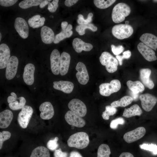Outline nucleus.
Instances as JSON below:
<instances>
[{"instance_id":"obj_18","label":"nucleus","mask_w":157,"mask_h":157,"mask_svg":"<svg viewBox=\"0 0 157 157\" xmlns=\"http://www.w3.org/2000/svg\"><path fill=\"white\" fill-rule=\"evenodd\" d=\"M10 51L8 46L6 44L0 45V69L5 68L10 58Z\"/></svg>"},{"instance_id":"obj_35","label":"nucleus","mask_w":157,"mask_h":157,"mask_svg":"<svg viewBox=\"0 0 157 157\" xmlns=\"http://www.w3.org/2000/svg\"><path fill=\"white\" fill-rule=\"evenodd\" d=\"M42 1L41 0H24L20 2L19 6L22 9H26L40 5Z\"/></svg>"},{"instance_id":"obj_58","label":"nucleus","mask_w":157,"mask_h":157,"mask_svg":"<svg viewBox=\"0 0 157 157\" xmlns=\"http://www.w3.org/2000/svg\"><path fill=\"white\" fill-rule=\"evenodd\" d=\"M153 1L154 2H157V0H153Z\"/></svg>"},{"instance_id":"obj_44","label":"nucleus","mask_w":157,"mask_h":157,"mask_svg":"<svg viewBox=\"0 0 157 157\" xmlns=\"http://www.w3.org/2000/svg\"><path fill=\"white\" fill-rule=\"evenodd\" d=\"M111 47L113 53L116 56L119 55L122 52L124 49V47L122 45L116 46L114 44H112Z\"/></svg>"},{"instance_id":"obj_23","label":"nucleus","mask_w":157,"mask_h":157,"mask_svg":"<svg viewBox=\"0 0 157 157\" xmlns=\"http://www.w3.org/2000/svg\"><path fill=\"white\" fill-rule=\"evenodd\" d=\"M71 60L70 56L68 53L63 52L60 55V73L61 76L66 74L68 71Z\"/></svg>"},{"instance_id":"obj_53","label":"nucleus","mask_w":157,"mask_h":157,"mask_svg":"<svg viewBox=\"0 0 157 157\" xmlns=\"http://www.w3.org/2000/svg\"><path fill=\"white\" fill-rule=\"evenodd\" d=\"M116 58L118 60L119 65H122V61L123 60L122 56L119 55H117L116 56Z\"/></svg>"},{"instance_id":"obj_34","label":"nucleus","mask_w":157,"mask_h":157,"mask_svg":"<svg viewBox=\"0 0 157 157\" xmlns=\"http://www.w3.org/2000/svg\"><path fill=\"white\" fill-rule=\"evenodd\" d=\"M111 151L109 146L106 144L100 145L98 149L97 157H110Z\"/></svg>"},{"instance_id":"obj_50","label":"nucleus","mask_w":157,"mask_h":157,"mask_svg":"<svg viewBox=\"0 0 157 157\" xmlns=\"http://www.w3.org/2000/svg\"><path fill=\"white\" fill-rule=\"evenodd\" d=\"M69 157H83L79 152L76 151H72L70 153Z\"/></svg>"},{"instance_id":"obj_12","label":"nucleus","mask_w":157,"mask_h":157,"mask_svg":"<svg viewBox=\"0 0 157 157\" xmlns=\"http://www.w3.org/2000/svg\"><path fill=\"white\" fill-rule=\"evenodd\" d=\"M15 28L20 36L23 39L27 38L29 34V28L25 20L21 17H17L15 19Z\"/></svg>"},{"instance_id":"obj_1","label":"nucleus","mask_w":157,"mask_h":157,"mask_svg":"<svg viewBox=\"0 0 157 157\" xmlns=\"http://www.w3.org/2000/svg\"><path fill=\"white\" fill-rule=\"evenodd\" d=\"M90 142L89 137L85 132L76 133L71 135L67 141L69 147L82 149L86 147Z\"/></svg>"},{"instance_id":"obj_28","label":"nucleus","mask_w":157,"mask_h":157,"mask_svg":"<svg viewBox=\"0 0 157 157\" xmlns=\"http://www.w3.org/2000/svg\"><path fill=\"white\" fill-rule=\"evenodd\" d=\"M126 84L129 89L135 94H138L144 90V85L138 81H133L129 80L127 82Z\"/></svg>"},{"instance_id":"obj_46","label":"nucleus","mask_w":157,"mask_h":157,"mask_svg":"<svg viewBox=\"0 0 157 157\" xmlns=\"http://www.w3.org/2000/svg\"><path fill=\"white\" fill-rule=\"evenodd\" d=\"M67 153L62 151L60 148L55 150L54 154V157H67Z\"/></svg>"},{"instance_id":"obj_40","label":"nucleus","mask_w":157,"mask_h":157,"mask_svg":"<svg viewBox=\"0 0 157 157\" xmlns=\"http://www.w3.org/2000/svg\"><path fill=\"white\" fill-rule=\"evenodd\" d=\"M11 134L10 132L7 131H3L0 132V149L2 147L3 142L10 137Z\"/></svg>"},{"instance_id":"obj_10","label":"nucleus","mask_w":157,"mask_h":157,"mask_svg":"<svg viewBox=\"0 0 157 157\" xmlns=\"http://www.w3.org/2000/svg\"><path fill=\"white\" fill-rule=\"evenodd\" d=\"M65 118L69 124L77 127H83L85 124V122L83 119L71 110L67 112Z\"/></svg>"},{"instance_id":"obj_27","label":"nucleus","mask_w":157,"mask_h":157,"mask_svg":"<svg viewBox=\"0 0 157 157\" xmlns=\"http://www.w3.org/2000/svg\"><path fill=\"white\" fill-rule=\"evenodd\" d=\"M142 113V110L137 104L132 106L130 108H125L122 116L126 118H129L135 116H140Z\"/></svg>"},{"instance_id":"obj_56","label":"nucleus","mask_w":157,"mask_h":157,"mask_svg":"<svg viewBox=\"0 0 157 157\" xmlns=\"http://www.w3.org/2000/svg\"><path fill=\"white\" fill-rule=\"evenodd\" d=\"M0 41H1V33H0Z\"/></svg>"},{"instance_id":"obj_2","label":"nucleus","mask_w":157,"mask_h":157,"mask_svg":"<svg viewBox=\"0 0 157 157\" xmlns=\"http://www.w3.org/2000/svg\"><path fill=\"white\" fill-rule=\"evenodd\" d=\"M131 11L130 7L127 4L122 2L118 3L113 9L112 19L113 21L116 23L122 22L129 15Z\"/></svg>"},{"instance_id":"obj_36","label":"nucleus","mask_w":157,"mask_h":157,"mask_svg":"<svg viewBox=\"0 0 157 157\" xmlns=\"http://www.w3.org/2000/svg\"><path fill=\"white\" fill-rule=\"evenodd\" d=\"M116 1L115 0H94L93 2L97 8L101 9H104L110 6Z\"/></svg>"},{"instance_id":"obj_4","label":"nucleus","mask_w":157,"mask_h":157,"mask_svg":"<svg viewBox=\"0 0 157 157\" xmlns=\"http://www.w3.org/2000/svg\"><path fill=\"white\" fill-rule=\"evenodd\" d=\"M113 35L119 40L128 38L133 33V29L130 25L126 24H120L114 26L112 29Z\"/></svg>"},{"instance_id":"obj_39","label":"nucleus","mask_w":157,"mask_h":157,"mask_svg":"<svg viewBox=\"0 0 157 157\" xmlns=\"http://www.w3.org/2000/svg\"><path fill=\"white\" fill-rule=\"evenodd\" d=\"M139 146L142 149L151 151L154 155L157 154V145L156 144L152 143L151 144L144 143L140 144Z\"/></svg>"},{"instance_id":"obj_13","label":"nucleus","mask_w":157,"mask_h":157,"mask_svg":"<svg viewBox=\"0 0 157 157\" xmlns=\"http://www.w3.org/2000/svg\"><path fill=\"white\" fill-rule=\"evenodd\" d=\"M76 69L77 71L76 77L79 83L83 85L86 84L88 81L89 76L85 65L81 62H79L76 65Z\"/></svg>"},{"instance_id":"obj_22","label":"nucleus","mask_w":157,"mask_h":157,"mask_svg":"<svg viewBox=\"0 0 157 157\" xmlns=\"http://www.w3.org/2000/svg\"><path fill=\"white\" fill-rule=\"evenodd\" d=\"M53 88L64 93L69 94L72 91L74 88L73 83L70 81H55L53 82Z\"/></svg>"},{"instance_id":"obj_32","label":"nucleus","mask_w":157,"mask_h":157,"mask_svg":"<svg viewBox=\"0 0 157 157\" xmlns=\"http://www.w3.org/2000/svg\"><path fill=\"white\" fill-rule=\"evenodd\" d=\"M26 100L24 97H20L17 98L15 101L9 104L10 108L13 110H17L22 109L25 104Z\"/></svg>"},{"instance_id":"obj_26","label":"nucleus","mask_w":157,"mask_h":157,"mask_svg":"<svg viewBox=\"0 0 157 157\" xmlns=\"http://www.w3.org/2000/svg\"><path fill=\"white\" fill-rule=\"evenodd\" d=\"M72 26L71 24H68L66 29L62 30V31L59 33L56 34L55 37L53 42L54 44H58L64 39L69 38L73 34L72 31Z\"/></svg>"},{"instance_id":"obj_47","label":"nucleus","mask_w":157,"mask_h":157,"mask_svg":"<svg viewBox=\"0 0 157 157\" xmlns=\"http://www.w3.org/2000/svg\"><path fill=\"white\" fill-rule=\"evenodd\" d=\"M11 96H9L7 98V101L8 103L14 102L17 99V96L16 94L14 92L11 93Z\"/></svg>"},{"instance_id":"obj_48","label":"nucleus","mask_w":157,"mask_h":157,"mask_svg":"<svg viewBox=\"0 0 157 157\" xmlns=\"http://www.w3.org/2000/svg\"><path fill=\"white\" fill-rule=\"evenodd\" d=\"M78 0H66L65 1V4L67 7H70L76 3Z\"/></svg>"},{"instance_id":"obj_20","label":"nucleus","mask_w":157,"mask_h":157,"mask_svg":"<svg viewBox=\"0 0 157 157\" xmlns=\"http://www.w3.org/2000/svg\"><path fill=\"white\" fill-rule=\"evenodd\" d=\"M142 42L153 50L157 49V37L154 35L149 33L142 34L140 38Z\"/></svg>"},{"instance_id":"obj_16","label":"nucleus","mask_w":157,"mask_h":157,"mask_svg":"<svg viewBox=\"0 0 157 157\" xmlns=\"http://www.w3.org/2000/svg\"><path fill=\"white\" fill-rule=\"evenodd\" d=\"M41 112L40 117L42 119L48 120L51 118L54 114V110L51 104L48 101L42 104L39 108Z\"/></svg>"},{"instance_id":"obj_31","label":"nucleus","mask_w":157,"mask_h":157,"mask_svg":"<svg viewBox=\"0 0 157 157\" xmlns=\"http://www.w3.org/2000/svg\"><path fill=\"white\" fill-rule=\"evenodd\" d=\"M133 101V99L131 97L125 96L118 100L113 101L110 105L111 106L115 108L125 107L131 104Z\"/></svg>"},{"instance_id":"obj_49","label":"nucleus","mask_w":157,"mask_h":157,"mask_svg":"<svg viewBox=\"0 0 157 157\" xmlns=\"http://www.w3.org/2000/svg\"><path fill=\"white\" fill-rule=\"evenodd\" d=\"M131 56V52L129 50L126 51L123 53V55L122 56L123 59H128L130 58Z\"/></svg>"},{"instance_id":"obj_25","label":"nucleus","mask_w":157,"mask_h":157,"mask_svg":"<svg viewBox=\"0 0 157 157\" xmlns=\"http://www.w3.org/2000/svg\"><path fill=\"white\" fill-rule=\"evenodd\" d=\"M13 117L12 112L8 109L5 110L0 113V128L4 129L10 125Z\"/></svg>"},{"instance_id":"obj_29","label":"nucleus","mask_w":157,"mask_h":157,"mask_svg":"<svg viewBox=\"0 0 157 157\" xmlns=\"http://www.w3.org/2000/svg\"><path fill=\"white\" fill-rule=\"evenodd\" d=\"M45 20L44 17H41L40 15H37L29 18L28 23L30 26L32 28H38L44 25Z\"/></svg>"},{"instance_id":"obj_42","label":"nucleus","mask_w":157,"mask_h":157,"mask_svg":"<svg viewBox=\"0 0 157 157\" xmlns=\"http://www.w3.org/2000/svg\"><path fill=\"white\" fill-rule=\"evenodd\" d=\"M125 122L124 119L121 117H119L112 120L110 122V127L113 129L117 128L118 124L123 125Z\"/></svg>"},{"instance_id":"obj_19","label":"nucleus","mask_w":157,"mask_h":157,"mask_svg":"<svg viewBox=\"0 0 157 157\" xmlns=\"http://www.w3.org/2000/svg\"><path fill=\"white\" fill-rule=\"evenodd\" d=\"M151 70L149 68H142L140 71V79L143 84L150 89L154 86L153 81L150 78Z\"/></svg>"},{"instance_id":"obj_55","label":"nucleus","mask_w":157,"mask_h":157,"mask_svg":"<svg viewBox=\"0 0 157 157\" xmlns=\"http://www.w3.org/2000/svg\"><path fill=\"white\" fill-rule=\"evenodd\" d=\"M131 92V97L133 98V100H136L138 97V94H135L132 91Z\"/></svg>"},{"instance_id":"obj_9","label":"nucleus","mask_w":157,"mask_h":157,"mask_svg":"<svg viewBox=\"0 0 157 157\" xmlns=\"http://www.w3.org/2000/svg\"><path fill=\"white\" fill-rule=\"evenodd\" d=\"M142 107L145 111L149 112L156 105L157 98L149 93L141 94L139 97Z\"/></svg>"},{"instance_id":"obj_52","label":"nucleus","mask_w":157,"mask_h":157,"mask_svg":"<svg viewBox=\"0 0 157 157\" xmlns=\"http://www.w3.org/2000/svg\"><path fill=\"white\" fill-rule=\"evenodd\" d=\"M51 0H43L39 5L40 7V8H43L45 6L49 4V2Z\"/></svg>"},{"instance_id":"obj_6","label":"nucleus","mask_w":157,"mask_h":157,"mask_svg":"<svg viewBox=\"0 0 157 157\" xmlns=\"http://www.w3.org/2000/svg\"><path fill=\"white\" fill-rule=\"evenodd\" d=\"M33 110L30 106H25L21 109L17 117V121L20 126L23 129L27 128L33 113Z\"/></svg>"},{"instance_id":"obj_24","label":"nucleus","mask_w":157,"mask_h":157,"mask_svg":"<svg viewBox=\"0 0 157 157\" xmlns=\"http://www.w3.org/2000/svg\"><path fill=\"white\" fill-rule=\"evenodd\" d=\"M40 35L42 41L46 44L52 43L53 42L55 37L52 29L47 26H44L41 28Z\"/></svg>"},{"instance_id":"obj_21","label":"nucleus","mask_w":157,"mask_h":157,"mask_svg":"<svg viewBox=\"0 0 157 157\" xmlns=\"http://www.w3.org/2000/svg\"><path fill=\"white\" fill-rule=\"evenodd\" d=\"M72 45L75 51L78 53L81 52L82 51H89L93 48V46L91 44L85 42L81 39L77 38L73 40Z\"/></svg>"},{"instance_id":"obj_45","label":"nucleus","mask_w":157,"mask_h":157,"mask_svg":"<svg viewBox=\"0 0 157 157\" xmlns=\"http://www.w3.org/2000/svg\"><path fill=\"white\" fill-rule=\"evenodd\" d=\"M17 1V0H0V5L4 7H9L13 5Z\"/></svg>"},{"instance_id":"obj_33","label":"nucleus","mask_w":157,"mask_h":157,"mask_svg":"<svg viewBox=\"0 0 157 157\" xmlns=\"http://www.w3.org/2000/svg\"><path fill=\"white\" fill-rule=\"evenodd\" d=\"M86 29H90L93 32L97 30L96 26L92 23H90L87 24L78 25L76 26V30L80 35H83L85 33V31Z\"/></svg>"},{"instance_id":"obj_17","label":"nucleus","mask_w":157,"mask_h":157,"mask_svg":"<svg viewBox=\"0 0 157 157\" xmlns=\"http://www.w3.org/2000/svg\"><path fill=\"white\" fill-rule=\"evenodd\" d=\"M35 67L29 63L26 64L24 69L23 77L25 83L27 85H31L34 82V73Z\"/></svg>"},{"instance_id":"obj_11","label":"nucleus","mask_w":157,"mask_h":157,"mask_svg":"<svg viewBox=\"0 0 157 157\" xmlns=\"http://www.w3.org/2000/svg\"><path fill=\"white\" fill-rule=\"evenodd\" d=\"M18 63V60L17 57L13 56L10 57L6 70V77L7 79L11 80L15 76L17 72Z\"/></svg>"},{"instance_id":"obj_30","label":"nucleus","mask_w":157,"mask_h":157,"mask_svg":"<svg viewBox=\"0 0 157 157\" xmlns=\"http://www.w3.org/2000/svg\"><path fill=\"white\" fill-rule=\"evenodd\" d=\"M30 157H50V154L48 149L40 146L33 150Z\"/></svg>"},{"instance_id":"obj_41","label":"nucleus","mask_w":157,"mask_h":157,"mask_svg":"<svg viewBox=\"0 0 157 157\" xmlns=\"http://www.w3.org/2000/svg\"><path fill=\"white\" fill-rule=\"evenodd\" d=\"M58 140V137H56L53 140H49L47 143V147L51 151H55L58 147L57 142Z\"/></svg>"},{"instance_id":"obj_3","label":"nucleus","mask_w":157,"mask_h":157,"mask_svg":"<svg viewBox=\"0 0 157 157\" xmlns=\"http://www.w3.org/2000/svg\"><path fill=\"white\" fill-rule=\"evenodd\" d=\"M99 60L101 64L105 66L106 70L108 72L113 73L117 70L118 61L108 52H103L100 56Z\"/></svg>"},{"instance_id":"obj_8","label":"nucleus","mask_w":157,"mask_h":157,"mask_svg":"<svg viewBox=\"0 0 157 157\" xmlns=\"http://www.w3.org/2000/svg\"><path fill=\"white\" fill-rule=\"evenodd\" d=\"M146 130L143 127H140L127 132L123 136L124 140L126 142L130 143L136 141L143 137Z\"/></svg>"},{"instance_id":"obj_37","label":"nucleus","mask_w":157,"mask_h":157,"mask_svg":"<svg viewBox=\"0 0 157 157\" xmlns=\"http://www.w3.org/2000/svg\"><path fill=\"white\" fill-rule=\"evenodd\" d=\"M117 111V109L116 108L111 106H107L105 107V111L102 113V117L104 119L108 120L109 119V116L115 114Z\"/></svg>"},{"instance_id":"obj_15","label":"nucleus","mask_w":157,"mask_h":157,"mask_svg":"<svg viewBox=\"0 0 157 157\" xmlns=\"http://www.w3.org/2000/svg\"><path fill=\"white\" fill-rule=\"evenodd\" d=\"M60 55L59 51L56 49L52 51L50 56L51 68L52 73L58 75L60 73Z\"/></svg>"},{"instance_id":"obj_43","label":"nucleus","mask_w":157,"mask_h":157,"mask_svg":"<svg viewBox=\"0 0 157 157\" xmlns=\"http://www.w3.org/2000/svg\"><path fill=\"white\" fill-rule=\"evenodd\" d=\"M58 0H53L51 3H49L48 9L51 13L55 12L58 6Z\"/></svg>"},{"instance_id":"obj_51","label":"nucleus","mask_w":157,"mask_h":157,"mask_svg":"<svg viewBox=\"0 0 157 157\" xmlns=\"http://www.w3.org/2000/svg\"><path fill=\"white\" fill-rule=\"evenodd\" d=\"M119 157H134V156L131 153L126 152L122 153Z\"/></svg>"},{"instance_id":"obj_5","label":"nucleus","mask_w":157,"mask_h":157,"mask_svg":"<svg viewBox=\"0 0 157 157\" xmlns=\"http://www.w3.org/2000/svg\"><path fill=\"white\" fill-rule=\"evenodd\" d=\"M121 88L120 81L117 79H113L110 83H104L100 84L99 87V92L101 95L108 97L113 93L118 92Z\"/></svg>"},{"instance_id":"obj_7","label":"nucleus","mask_w":157,"mask_h":157,"mask_svg":"<svg viewBox=\"0 0 157 157\" xmlns=\"http://www.w3.org/2000/svg\"><path fill=\"white\" fill-rule=\"evenodd\" d=\"M71 111L81 117L85 116L87 113V109L85 104L77 99L71 100L68 105Z\"/></svg>"},{"instance_id":"obj_38","label":"nucleus","mask_w":157,"mask_h":157,"mask_svg":"<svg viewBox=\"0 0 157 157\" xmlns=\"http://www.w3.org/2000/svg\"><path fill=\"white\" fill-rule=\"evenodd\" d=\"M93 16V14L91 13H89L88 15L87 18L85 19L82 15L79 14L78 16V19L77 20V22L79 25L87 24H90L92 21Z\"/></svg>"},{"instance_id":"obj_57","label":"nucleus","mask_w":157,"mask_h":157,"mask_svg":"<svg viewBox=\"0 0 157 157\" xmlns=\"http://www.w3.org/2000/svg\"><path fill=\"white\" fill-rule=\"evenodd\" d=\"M71 129H74V126H71Z\"/></svg>"},{"instance_id":"obj_14","label":"nucleus","mask_w":157,"mask_h":157,"mask_svg":"<svg viewBox=\"0 0 157 157\" xmlns=\"http://www.w3.org/2000/svg\"><path fill=\"white\" fill-rule=\"evenodd\" d=\"M137 48L138 51L147 60L151 62L157 59L154 50L143 43H139L137 45Z\"/></svg>"},{"instance_id":"obj_54","label":"nucleus","mask_w":157,"mask_h":157,"mask_svg":"<svg viewBox=\"0 0 157 157\" xmlns=\"http://www.w3.org/2000/svg\"><path fill=\"white\" fill-rule=\"evenodd\" d=\"M68 25V22L66 21H64L62 22L61 24V27L62 30L66 28Z\"/></svg>"}]
</instances>
